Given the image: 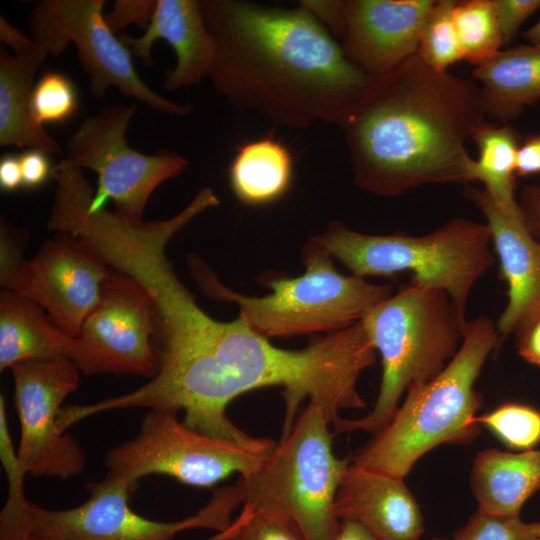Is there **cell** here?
I'll return each mask as SVG.
<instances>
[{
	"label": "cell",
	"instance_id": "1",
	"mask_svg": "<svg viewBox=\"0 0 540 540\" xmlns=\"http://www.w3.org/2000/svg\"><path fill=\"white\" fill-rule=\"evenodd\" d=\"M375 360L376 350L361 321L314 337L302 349L287 350L274 346L241 316L223 322L200 311L158 350L155 375L133 391L110 397L107 407L183 410V424L193 431L258 446L267 439L249 436L226 415L236 397L281 387L286 406L283 438L306 398L332 424L340 418L339 410L364 408L357 381Z\"/></svg>",
	"mask_w": 540,
	"mask_h": 540
},
{
	"label": "cell",
	"instance_id": "2",
	"mask_svg": "<svg viewBox=\"0 0 540 540\" xmlns=\"http://www.w3.org/2000/svg\"><path fill=\"white\" fill-rule=\"evenodd\" d=\"M216 55L209 75L236 109L283 126L338 125L372 80L301 3L202 0Z\"/></svg>",
	"mask_w": 540,
	"mask_h": 540
},
{
	"label": "cell",
	"instance_id": "3",
	"mask_svg": "<svg viewBox=\"0 0 540 540\" xmlns=\"http://www.w3.org/2000/svg\"><path fill=\"white\" fill-rule=\"evenodd\" d=\"M480 88L419 55L371 82L339 122L361 190L398 197L426 184L473 182L466 140L484 120Z\"/></svg>",
	"mask_w": 540,
	"mask_h": 540
},
{
	"label": "cell",
	"instance_id": "4",
	"mask_svg": "<svg viewBox=\"0 0 540 540\" xmlns=\"http://www.w3.org/2000/svg\"><path fill=\"white\" fill-rule=\"evenodd\" d=\"M501 344L494 322L468 321L457 353L426 383L412 385L389 423L349 455L357 466L404 478L427 452L441 444H465L480 434L482 396L475 382Z\"/></svg>",
	"mask_w": 540,
	"mask_h": 540
},
{
	"label": "cell",
	"instance_id": "5",
	"mask_svg": "<svg viewBox=\"0 0 540 540\" xmlns=\"http://www.w3.org/2000/svg\"><path fill=\"white\" fill-rule=\"evenodd\" d=\"M361 322L381 355L379 393L368 415L339 418L335 433L375 434L384 428L405 390L430 381L453 358L468 323L460 320L445 291L411 283L372 307Z\"/></svg>",
	"mask_w": 540,
	"mask_h": 540
},
{
	"label": "cell",
	"instance_id": "6",
	"mask_svg": "<svg viewBox=\"0 0 540 540\" xmlns=\"http://www.w3.org/2000/svg\"><path fill=\"white\" fill-rule=\"evenodd\" d=\"M303 263L301 276L265 278L272 292L256 297L227 288L202 260L189 256L192 276L202 291L216 300L237 304L239 316L266 338L346 329L393 295L391 285L338 272L331 254L311 238L303 249Z\"/></svg>",
	"mask_w": 540,
	"mask_h": 540
},
{
	"label": "cell",
	"instance_id": "7",
	"mask_svg": "<svg viewBox=\"0 0 540 540\" xmlns=\"http://www.w3.org/2000/svg\"><path fill=\"white\" fill-rule=\"evenodd\" d=\"M310 238L353 275L391 278L411 272V284L445 291L465 324L469 295L496 262L488 225L463 217L421 236L363 234L334 220L323 233Z\"/></svg>",
	"mask_w": 540,
	"mask_h": 540
},
{
	"label": "cell",
	"instance_id": "8",
	"mask_svg": "<svg viewBox=\"0 0 540 540\" xmlns=\"http://www.w3.org/2000/svg\"><path fill=\"white\" fill-rule=\"evenodd\" d=\"M329 424L309 402L259 467L240 477L242 505L289 519L307 540H335V497L350 461L334 454Z\"/></svg>",
	"mask_w": 540,
	"mask_h": 540
},
{
	"label": "cell",
	"instance_id": "9",
	"mask_svg": "<svg viewBox=\"0 0 540 540\" xmlns=\"http://www.w3.org/2000/svg\"><path fill=\"white\" fill-rule=\"evenodd\" d=\"M176 411L149 409L137 435L108 451L104 478L132 490L140 478L168 475L181 483L211 488L234 473L256 470L276 443L244 446L193 431L177 419Z\"/></svg>",
	"mask_w": 540,
	"mask_h": 540
},
{
	"label": "cell",
	"instance_id": "10",
	"mask_svg": "<svg viewBox=\"0 0 540 540\" xmlns=\"http://www.w3.org/2000/svg\"><path fill=\"white\" fill-rule=\"evenodd\" d=\"M136 110L134 103L105 106L85 118L68 140L64 160L97 173L92 208L111 200L118 215L141 222L153 191L181 174L189 162L167 150L147 155L129 147L126 133Z\"/></svg>",
	"mask_w": 540,
	"mask_h": 540
},
{
	"label": "cell",
	"instance_id": "11",
	"mask_svg": "<svg viewBox=\"0 0 540 540\" xmlns=\"http://www.w3.org/2000/svg\"><path fill=\"white\" fill-rule=\"evenodd\" d=\"M104 4V0L37 1L28 20L30 37L47 56H58L74 43L90 93L97 99L115 87L154 110L190 115V105L163 98L140 79L131 53L105 23Z\"/></svg>",
	"mask_w": 540,
	"mask_h": 540
},
{
	"label": "cell",
	"instance_id": "12",
	"mask_svg": "<svg viewBox=\"0 0 540 540\" xmlns=\"http://www.w3.org/2000/svg\"><path fill=\"white\" fill-rule=\"evenodd\" d=\"M89 498L66 510L30 503L25 495L8 496L0 513V540L27 534L42 540H171L177 533L203 528L199 513L159 522L134 512L128 504L132 489L103 478L87 484Z\"/></svg>",
	"mask_w": 540,
	"mask_h": 540
},
{
	"label": "cell",
	"instance_id": "13",
	"mask_svg": "<svg viewBox=\"0 0 540 540\" xmlns=\"http://www.w3.org/2000/svg\"><path fill=\"white\" fill-rule=\"evenodd\" d=\"M156 317L144 288L111 268L97 307L73 338L70 359L85 375L152 378L157 370Z\"/></svg>",
	"mask_w": 540,
	"mask_h": 540
},
{
	"label": "cell",
	"instance_id": "14",
	"mask_svg": "<svg viewBox=\"0 0 540 540\" xmlns=\"http://www.w3.org/2000/svg\"><path fill=\"white\" fill-rule=\"evenodd\" d=\"M10 369L20 424V462L33 477L68 479L80 474L86 457L77 440L58 428L61 404L79 386V369L68 357L24 361Z\"/></svg>",
	"mask_w": 540,
	"mask_h": 540
},
{
	"label": "cell",
	"instance_id": "15",
	"mask_svg": "<svg viewBox=\"0 0 540 540\" xmlns=\"http://www.w3.org/2000/svg\"><path fill=\"white\" fill-rule=\"evenodd\" d=\"M110 271L77 236L57 232L20 265L4 289L37 303L65 334L75 338L99 304Z\"/></svg>",
	"mask_w": 540,
	"mask_h": 540
},
{
	"label": "cell",
	"instance_id": "16",
	"mask_svg": "<svg viewBox=\"0 0 540 540\" xmlns=\"http://www.w3.org/2000/svg\"><path fill=\"white\" fill-rule=\"evenodd\" d=\"M433 0L341 1L337 37L348 60L370 77L390 73L417 53Z\"/></svg>",
	"mask_w": 540,
	"mask_h": 540
},
{
	"label": "cell",
	"instance_id": "17",
	"mask_svg": "<svg viewBox=\"0 0 540 540\" xmlns=\"http://www.w3.org/2000/svg\"><path fill=\"white\" fill-rule=\"evenodd\" d=\"M463 194L487 220L501 277L508 286V303L496 325L502 342L540 298V241L529 231L518 203L502 207L485 189L469 185L465 186Z\"/></svg>",
	"mask_w": 540,
	"mask_h": 540
},
{
	"label": "cell",
	"instance_id": "18",
	"mask_svg": "<svg viewBox=\"0 0 540 540\" xmlns=\"http://www.w3.org/2000/svg\"><path fill=\"white\" fill-rule=\"evenodd\" d=\"M334 508L340 521H355L379 540H419L424 532L421 509L402 478L351 462Z\"/></svg>",
	"mask_w": 540,
	"mask_h": 540
},
{
	"label": "cell",
	"instance_id": "19",
	"mask_svg": "<svg viewBox=\"0 0 540 540\" xmlns=\"http://www.w3.org/2000/svg\"><path fill=\"white\" fill-rule=\"evenodd\" d=\"M118 38L147 67L153 65L151 50L156 40L171 45L177 62L165 74L163 87L167 91L199 84L209 77L214 65L215 44L198 0H157L152 21L140 37L121 34Z\"/></svg>",
	"mask_w": 540,
	"mask_h": 540
},
{
	"label": "cell",
	"instance_id": "20",
	"mask_svg": "<svg viewBox=\"0 0 540 540\" xmlns=\"http://www.w3.org/2000/svg\"><path fill=\"white\" fill-rule=\"evenodd\" d=\"M39 47L29 54L11 55L0 46V145L17 146L47 154L62 150L36 119L32 95L36 72L47 58Z\"/></svg>",
	"mask_w": 540,
	"mask_h": 540
},
{
	"label": "cell",
	"instance_id": "21",
	"mask_svg": "<svg viewBox=\"0 0 540 540\" xmlns=\"http://www.w3.org/2000/svg\"><path fill=\"white\" fill-rule=\"evenodd\" d=\"M472 75L482 84L485 116L507 124L540 99V47L527 44L500 50L477 65Z\"/></svg>",
	"mask_w": 540,
	"mask_h": 540
},
{
	"label": "cell",
	"instance_id": "22",
	"mask_svg": "<svg viewBox=\"0 0 540 540\" xmlns=\"http://www.w3.org/2000/svg\"><path fill=\"white\" fill-rule=\"evenodd\" d=\"M470 483L478 510L520 516L524 503L540 490V449L518 453L485 449L473 461Z\"/></svg>",
	"mask_w": 540,
	"mask_h": 540
},
{
	"label": "cell",
	"instance_id": "23",
	"mask_svg": "<svg viewBox=\"0 0 540 540\" xmlns=\"http://www.w3.org/2000/svg\"><path fill=\"white\" fill-rule=\"evenodd\" d=\"M72 344L37 303L14 291L1 292V371L24 361L70 358Z\"/></svg>",
	"mask_w": 540,
	"mask_h": 540
},
{
	"label": "cell",
	"instance_id": "24",
	"mask_svg": "<svg viewBox=\"0 0 540 540\" xmlns=\"http://www.w3.org/2000/svg\"><path fill=\"white\" fill-rule=\"evenodd\" d=\"M293 174L291 153L271 136L240 146L228 171L233 194L247 206L278 201L290 189Z\"/></svg>",
	"mask_w": 540,
	"mask_h": 540
},
{
	"label": "cell",
	"instance_id": "25",
	"mask_svg": "<svg viewBox=\"0 0 540 540\" xmlns=\"http://www.w3.org/2000/svg\"><path fill=\"white\" fill-rule=\"evenodd\" d=\"M471 138L479 157L471 166L472 181H480L494 201L502 207L518 203L515 199L516 160L520 147L519 135L510 125L483 121Z\"/></svg>",
	"mask_w": 540,
	"mask_h": 540
},
{
	"label": "cell",
	"instance_id": "26",
	"mask_svg": "<svg viewBox=\"0 0 540 540\" xmlns=\"http://www.w3.org/2000/svg\"><path fill=\"white\" fill-rule=\"evenodd\" d=\"M453 18L463 60L477 66L500 51L503 40L492 0L456 1Z\"/></svg>",
	"mask_w": 540,
	"mask_h": 540
},
{
	"label": "cell",
	"instance_id": "27",
	"mask_svg": "<svg viewBox=\"0 0 540 540\" xmlns=\"http://www.w3.org/2000/svg\"><path fill=\"white\" fill-rule=\"evenodd\" d=\"M456 1H434L419 36L417 54L437 72H447L449 66L462 60L453 12Z\"/></svg>",
	"mask_w": 540,
	"mask_h": 540
},
{
	"label": "cell",
	"instance_id": "28",
	"mask_svg": "<svg viewBox=\"0 0 540 540\" xmlns=\"http://www.w3.org/2000/svg\"><path fill=\"white\" fill-rule=\"evenodd\" d=\"M478 422L508 448L527 451L540 443V411L533 407L506 403L478 416Z\"/></svg>",
	"mask_w": 540,
	"mask_h": 540
},
{
	"label": "cell",
	"instance_id": "29",
	"mask_svg": "<svg viewBox=\"0 0 540 540\" xmlns=\"http://www.w3.org/2000/svg\"><path fill=\"white\" fill-rule=\"evenodd\" d=\"M32 108L36 119L42 125L66 123L79 108L74 83L61 72L43 73L34 85Z\"/></svg>",
	"mask_w": 540,
	"mask_h": 540
},
{
	"label": "cell",
	"instance_id": "30",
	"mask_svg": "<svg viewBox=\"0 0 540 540\" xmlns=\"http://www.w3.org/2000/svg\"><path fill=\"white\" fill-rule=\"evenodd\" d=\"M209 540H307L302 531L280 515L243 506L229 527Z\"/></svg>",
	"mask_w": 540,
	"mask_h": 540
},
{
	"label": "cell",
	"instance_id": "31",
	"mask_svg": "<svg viewBox=\"0 0 540 540\" xmlns=\"http://www.w3.org/2000/svg\"><path fill=\"white\" fill-rule=\"evenodd\" d=\"M539 523L520 516H498L477 510L453 540H539Z\"/></svg>",
	"mask_w": 540,
	"mask_h": 540
},
{
	"label": "cell",
	"instance_id": "32",
	"mask_svg": "<svg viewBox=\"0 0 540 540\" xmlns=\"http://www.w3.org/2000/svg\"><path fill=\"white\" fill-rule=\"evenodd\" d=\"M29 239L28 230L10 225L6 220L0 222L1 266L0 284H8L16 270L25 261L23 250Z\"/></svg>",
	"mask_w": 540,
	"mask_h": 540
},
{
	"label": "cell",
	"instance_id": "33",
	"mask_svg": "<svg viewBox=\"0 0 540 540\" xmlns=\"http://www.w3.org/2000/svg\"><path fill=\"white\" fill-rule=\"evenodd\" d=\"M156 6L157 0H117L112 10L104 15V20L114 34L130 24L145 31L152 21Z\"/></svg>",
	"mask_w": 540,
	"mask_h": 540
},
{
	"label": "cell",
	"instance_id": "34",
	"mask_svg": "<svg viewBox=\"0 0 540 540\" xmlns=\"http://www.w3.org/2000/svg\"><path fill=\"white\" fill-rule=\"evenodd\" d=\"M512 333L520 356L540 367V298L520 317Z\"/></svg>",
	"mask_w": 540,
	"mask_h": 540
},
{
	"label": "cell",
	"instance_id": "35",
	"mask_svg": "<svg viewBox=\"0 0 540 540\" xmlns=\"http://www.w3.org/2000/svg\"><path fill=\"white\" fill-rule=\"evenodd\" d=\"M503 44L510 42L524 21L540 8V0H492Z\"/></svg>",
	"mask_w": 540,
	"mask_h": 540
},
{
	"label": "cell",
	"instance_id": "36",
	"mask_svg": "<svg viewBox=\"0 0 540 540\" xmlns=\"http://www.w3.org/2000/svg\"><path fill=\"white\" fill-rule=\"evenodd\" d=\"M22 186L27 189H35L44 184L49 175L51 176L52 168L47 157V153L28 149L19 155Z\"/></svg>",
	"mask_w": 540,
	"mask_h": 540
},
{
	"label": "cell",
	"instance_id": "37",
	"mask_svg": "<svg viewBox=\"0 0 540 540\" xmlns=\"http://www.w3.org/2000/svg\"><path fill=\"white\" fill-rule=\"evenodd\" d=\"M518 204L529 231L540 241V186H524Z\"/></svg>",
	"mask_w": 540,
	"mask_h": 540
},
{
	"label": "cell",
	"instance_id": "38",
	"mask_svg": "<svg viewBox=\"0 0 540 540\" xmlns=\"http://www.w3.org/2000/svg\"><path fill=\"white\" fill-rule=\"evenodd\" d=\"M540 173V134L525 140L518 149L516 176Z\"/></svg>",
	"mask_w": 540,
	"mask_h": 540
},
{
	"label": "cell",
	"instance_id": "39",
	"mask_svg": "<svg viewBox=\"0 0 540 540\" xmlns=\"http://www.w3.org/2000/svg\"><path fill=\"white\" fill-rule=\"evenodd\" d=\"M0 39L8 45L16 55L35 52L39 46L20 29L12 26L5 18L0 17Z\"/></svg>",
	"mask_w": 540,
	"mask_h": 540
},
{
	"label": "cell",
	"instance_id": "40",
	"mask_svg": "<svg viewBox=\"0 0 540 540\" xmlns=\"http://www.w3.org/2000/svg\"><path fill=\"white\" fill-rule=\"evenodd\" d=\"M22 186V172L19 156L3 155L0 160V187L2 191L13 192Z\"/></svg>",
	"mask_w": 540,
	"mask_h": 540
},
{
	"label": "cell",
	"instance_id": "41",
	"mask_svg": "<svg viewBox=\"0 0 540 540\" xmlns=\"http://www.w3.org/2000/svg\"><path fill=\"white\" fill-rule=\"evenodd\" d=\"M335 540H379L361 524L352 520H341Z\"/></svg>",
	"mask_w": 540,
	"mask_h": 540
},
{
	"label": "cell",
	"instance_id": "42",
	"mask_svg": "<svg viewBox=\"0 0 540 540\" xmlns=\"http://www.w3.org/2000/svg\"><path fill=\"white\" fill-rule=\"evenodd\" d=\"M523 38L528 44L540 47V19L530 29L523 33Z\"/></svg>",
	"mask_w": 540,
	"mask_h": 540
},
{
	"label": "cell",
	"instance_id": "43",
	"mask_svg": "<svg viewBox=\"0 0 540 540\" xmlns=\"http://www.w3.org/2000/svg\"><path fill=\"white\" fill-rule=\"evenodd\" d=\"M8 540H42V539L32 536V535L23 534V535H19Z\"/></svg>",
	"mask_w": 540,
	"mask_h": 540
},
{
	"label": "cell",
	"instance_id": "44",
	"mask_svg": "<svg viewBox=\"0 0 540 540\" xmlns=\"http://www.w3.org/2000/svg\"><path fill=\"white\" fill-rule=\"evenodd\" d=\"M431 540H445V539H442V538H433Z\"/></svg>",
	"mask_w": 540,
	"mask_h": 540
},
{
	"label": "cell",
	"instance_id": "45",
	"mask_svg": "<svg viewBox=\"0 0 540 540\" xmlns=\"http://www.w3.org/2000/svg\"><path fill=\"white\" fill-rule=\"evenodd\" d=\"M538 523H539V535L538 536H539V540H540V522H538Z\"/></svg>",
	"mask_w": 540,
	"mask_h": 540
}]
</instances>
